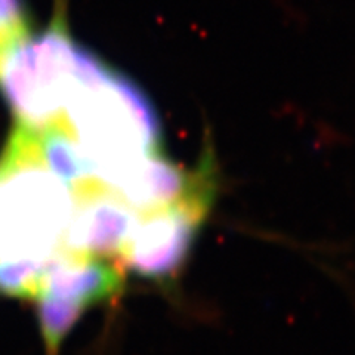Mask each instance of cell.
<instances>
[{"instance_id": "4", "label": "cell", "mask_w": 355, "mask_h": 355, "mask_svg": "<svg viewBox=\"0 0 355 355\" xmlns=\"http://www.w3.org/2000/svg\"><path fill=\"white\" fill-rule=\"evenodd\" d=\"M82 305L52 296L37 299V320L46 355H60L67 335L85 313Z\"/></svg>"}, {"instance_id": "3", "label": "cell", "mask_w": 355, "mask_h": 355, "mask_svg": "<svg viewBox=\"0 0 355 355\" xmlns=\"http://www.w3.org/2000/svg\"><path fill=\"white\" fill-rule=\"evenodd\" d=\"M125 272L116 261L58 249L48 261L42 296L91 308L123 292Z\"/></svg>"}, {"instance_id": "2", "label": "cell", "mask_w": 355, "mask_h": 355, "mask_svg": "<svg viewBox=\"0 0 355 355\" xmlns=\"http://www.w3.org/2000/svg\"><path fill=\"white\" fill-rule=\"evenodd\" d=\"M103 65L57 15L48 30L36 36L28 31L0 52V91L17 123L40 130L62 121L74 94Z\"/></svg>"}, {"instance_id": "6", "label": "cell", "mask_w": 355, "mask_h": 355, "mask_svg": "<svg viewBox=\"0 0 355 355\" xmlns=\"http://www.w3.org/2000/svg\"><path fill=\"white\" fill-rule=\"evenodd\" d=\"M28 33L21 0H0V52Z\"/></svg>"}, {"instance_id": "5", "label": "cell", "mask_w": 355, "mask_h": 355, "mask_svg": "<svg viewBox=\"0 0 355 355\" xmlns=\"http://www.w3.org/2000/svg\"><path fill=\"white\" fill-rule=\"evenodd\" d=\"M49 258L22 257L0 261V295L37 301Z\"/></svg>"}, {"instance_id": "1", "label": "cell", "mask_w": 355, "mask_h": 355, "mask_svg": "<svg viewBox=\"0 0 355 355\" xmlns=\"http://www.w3.org/2000/svg\"><path fill=\"white\" fill-rule=\"evenodd\" d=\"M73 207L71 187L42 160L37 130L17 123L0 155V261L49 258Z\"/></svg>"}]
</instances>
